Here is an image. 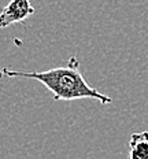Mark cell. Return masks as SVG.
<instances>
[{
  "instance_id": "6da1fadb",
  "label": "cell",
  "mask_w": 148,
  "mask_h": 159,
  "mask_svg": "<svg viewBox=\"0 0 148 159\" xmlns=\"http://www.w3.org/2000/svg\"><path fill=\"white\" fill-rule=\"evenodd\" d=\"M7 77H22L37 80L54 95V100L96 99L101 104L113 103V99L92 88L80 70V62L74 55L69 58L66 66L49 69L45 71H12L3 69Z\"/></svg>"
},
{
  "instance_id": "7a4b0ae2",
  "label": "cell",
  "mask_w": 148,
  "mask_h": 159,
  "mask_svg": "<svg viewBox=\"0 0 148 159\" xmlns=\"http://www.w3.org/2000/svg\"><path fill=\"white\" fill-rule=\"evenodd\" d=\"M34 14V7L28 0H12L7 6L0 8V29L24 22L26 18Z\"/></svg>"
},
{
  "instance_id": "3957f363",
  "label": "cell",
  "mask_w": 148,
  "mask_h": 159,
  "mask_svg": "<svg viewBox=\"0 0 148 159\" xmlns=\"http://www.w3.org/2000/svg\"><path fill=\"white\" fill-rule=\"evenodd\" d=\"M129 159H148V130L130 134Z\"/></svg>"
},
{
  "instance_id": "277c9868",
  "label": "cell",
  "mask_w": 148,
  "mask_h": 159,
  "mask_svg": "<svg viewBox=\"0 0 148 159\" xmlns=\"http://www.w3.org/2000/svg\"><path fill=\"white\" fill-rule=\"evenodd\" d=\"M3 77H4V74H3V70H2V69H0V80H2Z\"/></svg>"
}]
</instances>
